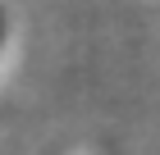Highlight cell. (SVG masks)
Masks as SVG:
<instances>
[{"label": "cell", "instance_id": "1", "mask_svg": "<svg viewBox=\"0 0 160 155\" xmlns=\"http://www.w3.org/2000/svg\"><path fill=\"white\" fill-rule=\"evenodd\" d=\"M0 32H5V18H0Z\"/></svg>", "mask_w": 160, "mask_h": 155}]
</instances>
